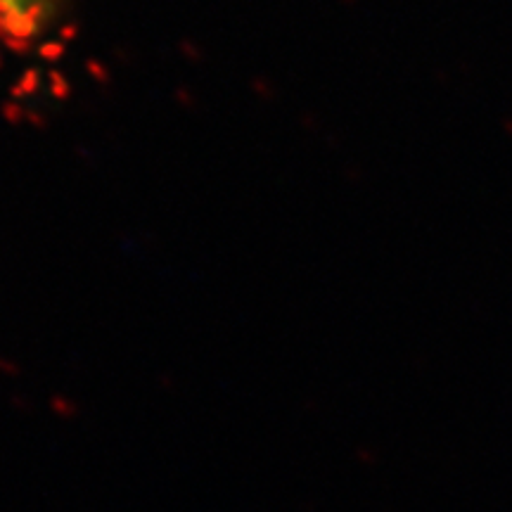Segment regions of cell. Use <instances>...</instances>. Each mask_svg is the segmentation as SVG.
I'll return each mask as SVG.
<instances>
[{
    "instance_id": "obj_1",
    "label": "cell",
    "mask_w": 512,
    "mask_h": 512,
    "mask_svg": "<svg viewBox=\"0 0 512 512\" xmlns=\"http://www.w3.org/2000/svg\"><path fill=\"white\" fill-rule=\"evenodd\" d=\"M53 0H0V17L10 29H34Z\"/></svg>"
}]
</instances>
